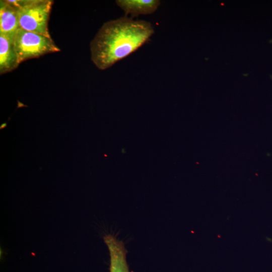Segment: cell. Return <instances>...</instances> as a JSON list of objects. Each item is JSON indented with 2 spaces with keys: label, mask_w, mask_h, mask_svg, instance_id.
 Masks as SVG:
<instances>
[{
  "label": "cell",
  "mask_w": 272,
  "mask_h": 272,
  "mask_svg": "<svg viewBox=\"0 0 272 272\" xmlns=\"http://www.w3.org/2000/svg\"><path fill=\"white\" fill-rule=\"evenodd\" d=\"M14 35L0 33V74L10 72L19 65L14 49Z\"/></svg>",
  "instance_id": "obj_5"
},
{
  "label": "cell",
  "mask_w": 272,
  "mask_h": 272,
  "mask_svg": "<svg viewBox=\"0 0 272 272\" xmlns=\"http://www.w3.org/2000/svg\"><path fill=\"white\" fill-rule=\"evenodd\" d=\"M16 8L20 28L51 37L48 23L51 0H9Z\"/></svg>",
  "instance_id": "obj_2"
},
{
  "label": "cell",
  "mask_w": 272,
  "mask_h": 272,
  "mask_svg": "<svg viewBox=\"0 0 272 272\" xmlns=\"http://www.w3.org/2000/svg\"><path fill=\"white\" fill-rule=\"evenodd\" d=\"M0 2V33L14 35L20 28L17 9L9 0Z\"/></svg>",
  "instance_id": "obj_6"
},
{
  "label": "cell",
  "mask_w": 272,
  "mask_h": 272,
  "mask_svg": "<svg viewBox=\"0 0 272 272\" xmlns=\"http://www.w3.org/2000/svg\"><path fill=\"white\" fill-rule=\"evenodd\" d=\"M13 44L19 64L29 59L60 51L51 37L20 28L14 35Z\"/></svg>",
  "instance_id": "obj_3"
},
{
  "label": "cell",
  "mask_w": 272,
  "mask_h": 272,
  "mask_svg": "<svg viewBox=\"0 0 272 272\" xmlns=\"http://www.w3.org/2000/svg\"><path fill=\"white\" fill-rule=\"evenodd\" d=\"M154 33L152 25L123 17L104 23L90 43L91 58L106 70L144 44Z\"/></svg>",
  "instance_id": "obj_1"
},
{
  "label": "cell",
  "mask_w": 272,
  "mask_h": 272,
  "mask_svg": "<svg viewBox=\"0 0 272 272\" xmlns=\"http://www.w3.org/2000/svg\"><path fill=\"white\" fill-rule=\"evenodd\" d=\"M104 241L109 252L110 272H129L123 242L110 234L105 235Z\"/></svg>",
  "instance_id": "obj_4"
},
{
  "label": "cell",
  "mask_w": 272,
  "mask_h": 272,
  "mask_svg": "<svg viewBox=\"0 0 272 272\" xmlns=\"http://www.w3.org/2000/svg\"><path fill=\"white\" fill-rule=\"evenodd\" d=\"M115 2L125 15L133 17L152 14L161 4L159 0H116Z\"/></svg>",
  "instance_id": "obj_7"
},
{
  "label": "cell",
  "mask_w": 272,
  "mask_h": 272,
  "mask_svg": "<svg viewBox=\"0 0 272 272\" xmlns=\"http://www.w3.org/2000/svg\"><path fill=\"white\" fill-rule=\"evenodd\" d=\"M7 126V122L3 123L1 124L0 125V129L2 130L3 129H4Z\"/></svg>",
  "instance_id": "obj_8"
}]
</instances>
